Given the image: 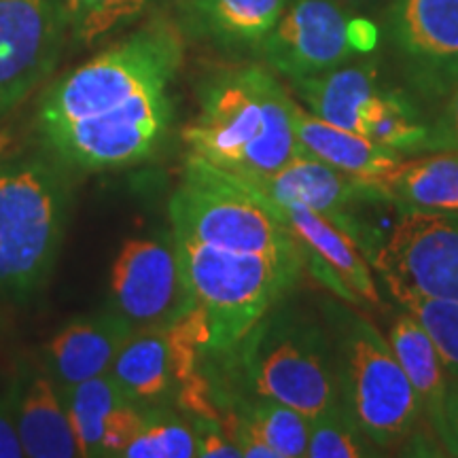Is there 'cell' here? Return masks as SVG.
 I'll list each match as a JSON object with an SVG mask.
<instances>
[{
	"label": "cell",
	"mask_w": 458,
	"mask_h": 458,
	"mask_svg": "<svg viewBox=\"0 0 458 458\" xmlns=\"http://www.w3.org/2000/svg\"><path fill=\"white\" fill-rule=\"evenodd\" d=\"M68 418L77 437L79 454L98 458L108 416L130 397L111 374H102L79 385L62 388Z\"/></svg>",
	"instance_id": "cell-22"
},
{
	"label": "cell",
	"mask_w": 458,
	"mask_h": 458,
	"mask_svg": "<svg viewBox=\"0 0 458 458\" xmlns=\"http://www.w3.org/2000/svg\"><path fill=\"white\" fill-rule=\"evenodd\" d=\"M348 32H351L352 47L357 49L359 55L374 54V49L377 45V26L374 24V21L365 20V17L352 15L351 28H348Z\"/></svg>",
	"instance_id": "cell-32"
},
{
	"label": "cell",
	"mask_w": 458,
	"mask_h": 458,
	"mask_svg": "<svg viewBox=\"0 0 458 458\" xmlns=\"http://www.w3.org/2000/svg\"><path fill=\"white\" fill-rule=\"evenodd\" d=\"M106 0H66L68 9V21H71V34H74L81 28V24L88 17L98 11Z\"/></svg>",
	"instance_id": "cell-33"
},
{
	"label": "cell",
	"mask_w": 458,
	"mask_h": 458,
	"mask_svg": "<svg viewBox=\"0 0 458 458\" xmlns=\"http://www.w3.org/2000/svg\"><path fill=\"white\" fill-rule=\"evenodd\" d=\"M108 374L122 391L140 405L168 397L176 388L168 342L162 325L134 331L114 357Z\"/></svg>",
	"instance_id": "cell-21"
},
{
	"label": "cell",
	"mask_w": 458,
	"mask_h": 458,
	"mask_svg": "<svg viewBox=\"0 0 458 458\" xmlns=\"http://www.w3.org/2000/svg\"><path fill=\"white\" fill-rule=\"evenodd\" d=\"M335 351L344 410L380 450L416 435L422 408L391 344L368 317L337 300L320 301Z\"/></svg>",
	"instance_id": "cell-5"
},
{
	"label": "cell",
	"mask_w": 458,
	"mask_h": 458,
	"mask_svg": "<svg viewBox=\"0 0 458 458\" xmlns=\"http://www.w3.org/2000/svg\"><path fill=\"white\" fill-rule=\"evenodd\" d=\"M289 0H170V20L185 41L216 54L257 55Z\"/></svg>",
	"instance_id": "cell-13"
},
{
	"label": "cell",
	"mask_w": 458,
	"mask_h": 458,
	"mask_svg": "<svg viewBox=\"0 0 458 458\" xmlns=\"http://www.w3.org/2000/svg\"><path fill=\"white\" fill-rule=\"evenodd\" d=\"M267 204L306 249L312 274L331 286L335 295L348 303H380L369 261L346 232L301 204Z\"/></svg>",
	"instance_id": "cell-14"
},
{
	"label": "cell",
	"mask_w": 458,
	"mask_h": 458,
	"mask_svg": "<svg viewBox=\"0 0 458 458\" xmlns=\"http://www.w3.org/2000/svg\"><path fill=\"white\" fill-rule=\"evenodd\" d=\"M113 310L134 331L170 320L189 301L174 236L125 240L111 267Z\"/></svg>",
	"instance_id": "cell-12"
},
{
	"label": "cell",
	"mask_w": 458,
	"mask_h": 458,
	"mask_svg": "<svg viewBox=\"0 0 458 458\" xmlns=\"http://www.w3.org/2000/svg\"><path fill=\"white\" fill-rule=\"evenodd\" d=\"M397 303L420 320L450 377H458V301L410 295L401 297Z\"/></svg>",
	"instance_id": "cell-26"
},
{
	"label": "cell",
	"mask_w": 458,
	"mask_h": 458,
	"mask_svg": "<svg viewBox=\"0 0 458 458\" xmlns=\"http://www.w3.org/2000/svg\"><path fill=\"white\" fill-rule=\"evenodd\" d=\"M185 38L170 15L151 20L74 66L37 108L43 151L68 172L139 165L162 148L174 122L172 83Z\"/></svg>",
	"instance_id": "cell-1"
},
{
	"label": "cell",
	"mask_w": 458,
	"mask_h": 458,
	"mask_svg": "<svg viewBox=\"0 0 458 458\" xmlns=\"http://www.w3.org/2000/svg\"><path fill=\"white\" fill-rule=\"evenodd\" d=\"M168 208L172 233L215 249L300 261L308 267L306 249L266 199L191 153Z\"/></svg>",
	"instance_id": "cell-7"
},
{
	"label": "cell",
	"mask_w": 458,
	"mask_h": 458,
	"mask_svg": "<svg viewBox=\"0 0 458 458\" xmlns=\"http://www.w3.org/2000/svg\"><path fill=\"white\" fill-rule=\"evenodd\" d=\"M445 151H458V85L439 102L437 113L428 117V131L422 156Z\"/></svg>",
	"instance_id": "cell-28"
},
{
	"label": "cell",
	"mask_w": 458,
	"mask_h": 458,
	"mask_svg": "<svg viewBox=\"0 0 458 458\" xmlns=\"http://www.w3.org/2000/svg\"><path fill=\"white\" fill-rule=\"evenodd\" d=\"M68 32L66 0H0V122L47 81Z\"/></svg>",
	"instance_id": "cell-10"
},
{
	"label": "cell",
	"mask_w": 458,
	"mask_h": 458,
	"mask_svg": "<svg viewBox=\"0 0 458 458\" xmlns=\"http://www.w3.org/2000/svg\"><path fill=\"white\" fill-rule=\"evenodd\" d=\"M198 456V435L176 418H147L122 458H191Z\"/></svg>",
	"instance_id": "cell-25"
},
{
	"label": "cell",
	"mask_w": 458,
	"mask_h": 458,
	"mask_svg": "<svg viewBox=\"0 0 458 458\" xmlns=\"http://www.w3.org/2000/svg\"><path fill=\"white\" fill-rule=\"evenodd\" d=\"M295 134L310 156L359 179L380 181L405 159L403 153L323 122L300 105L295 106Z\"/></svg>",
	"instance_id": "cell-18"
},
{
	"label": "cell",
	"mask_w": 458,
	"mask_h": 458,
	"mask_svg": "<svg viewBox=\"0 0 458 458\" xmlns=\"http://www.w3.org/2000/svg\"><path fill=\"white\" fill-rule=\"evenodd\" d=\"M286 297L216 363L225 369L232 394L278 401L312 420L342 403L334 340L323 312L314 314Z\"/></svg>",
	"instance_id": "cell-3"
},
{
	"label": "cell",
	"mask_w": 458,
	"mask_h": 458,
	"mask_svg": "<svg viewBox=\"0 0 458 458\" xmlns=\"http://www.w3.org/2000/svg\"><path fill=\"white\" fill-rule=\"evenodd\" d=\"M236 416L270 445L276 458L306 456L310 418L289 405L267 399H240Z\"/></svg>",
	"instance_id": "cell-23"
},
{
	"label": "cell",
	"mask_w": 458,
	"mask_h": 458,
	"mask_svg": "<svg viewBox=\"0 0 458 458\" xmlns=\"http://www.w3.org/2000/svg\"><path fill=\"white\" fill-rule=\"evenodd\" d=\"M371 267L394 301L410 295L458 301V213L399 208Z\"/></svg>",
	"instance_id": "cell-9"
},
{
	"label": "cell",
	"mask_w": 458,
	"mask_h": 458,
	"mask_svg": "<svg viewBox=\"0 0 458 458\" xmlns=\"http://www.w3.org/2000/svg\"><path fill=\"white\" fill-rule=\"evenodd\" d=\"M335 3H340L342 7H346L348 11H368V9H374L377 4L382 3V0H335Z\"/></svg>",
	"instance_id": "cell-34"
},
{
	"label": "cell",
	"mask_w": 458,
	"mask_h": 458,
	"mask_svg": "<svg viewBox=\"0 0 458 458\" xmlns=\"http://www.w3.org/2000/svg\"><path fill=\"white\" fill-rule=\"evenodd\" d=\"M131 334L134 327L114 310L71 320L47 342L43 365L62 391L108 374L119 348Z\"/></svg>",
	"instance_id": "cell-15"
},
{
	"label": "cell",
	"mask_w": 458,
	"mask_h": 458,
	"mask_svg": "<svg viewBox=\"0 0 458 458\" xmlns=\"http://www.w3.org/2000/svg\"><path fill=\"white\" fill-rule=\"evenodd\" d=\"M20 431L15 420V386L11 385L7 391L0 393V458H21Z\"/></svg>",
	"instance_id": "cell-29"
},
{
	"label": "cell",
	"mask_w": 458,
	"mask_h": 458,
	"mask_svg": "<svg viewBox=\"0 0 458 458\" xmlns=\"http://www.w3.org/2000/svg\"><path fill=\"white\" fill-rule=\"evenodd\" d=\"M382 30L401 85L437 106L458 85V0H388Z\"/></svg>",
	"instance_id": "cell-8"
},
{
	"label": "cell",
	"mask_w": 458,
	"mask_h": 458,
	"mask_svg": "<svg viewBox=\"0 0 458 458\" xmlns=\"http://www.w3.org/2000/svg\"><path fill=\"white\" fill-rule=\"evenodd\" d=\"M198 435V456L204 458H238L242 452L236 444L229 439L219 422L204 420L202 427L196 431Z\"/></svg>",
	"instance_id": "cell-30"
},
{
	"label": "cell",
	"mask_w": 458,
	"mask_h": 458,
	"mask_svg": "<svg viewBox=\"0 0 458 458\" xmlns=\"http://www.w3.org/2000/svg\"><path fill=\"white\" fill-rule=\"evenodd\" d=\"M351 20L352 11L335 0H289L255 57L289 83L318 77L359 55Z\"/></svg>",
	"instance_id": "cell-11"
},
{
	"label": "cell",
	"mask_w": 458,
	"mask_h": 458,
	"mask_svg": "<svg viewBox=\"0 0 458 458\" xmlns=\"http://www.w3.org/2000/svg\"><path fill=\"white\" fill-rule=\"evenodd\" d=\"M437 435L444 442L445 450H448V454L458 456V377H450L448 382Z\"/></svg>",
	"instance_id": "cell-31"
},
{
	"label": "cell",
	"mask_w": 458,
	"mask_h": 458,
	"mask_svg": "<svg viewBox=\"0 0 458 458\" xmlns=\"http://www.w3.org/2000/svg\"><path fill=\"white\" fill-rule=\"evenodd\" d=\"M159 3L162 0H106L98 11H94L83 21L81 28L72 34V38L83 45H96L102 38L140 21Z\"/></svg>",
	"instance_id": "cell-27"
},
{
	"label": "cell",
	"mask_w": 458,
	"mask_h": 458,
	"mask_svg": "<svg viewBox=\"0 0 458 458\" xmlns=\"http://www.w3.org/2000/svg\"><path fill=\"white\" fill-rule=\"evenodd\" d=\"M388 344L408 376L410 385L414 386L422 416H427L428 425L437 433L450 374L431 335L427 334V329L414 314L401 308L399 312L393 314L391 325H388Z\"/></svg>",
	"instance_id": "cell-19"
},
{
	"label": "cell",
	"mask_w": 458,
	"mask_h": 458,
	"mask_svg": "<svg viewBox=\"0 0 458 458\" xmlns=\"http://www.w3.org/2000/svg\"><path fill=\"white\" fill-rule=\"evenodd\" d=\"M71 213L68 170L47 153L0 159V295L26 301L54 272Z\"/></svg>",
	"instance_id": "cell-4"
},
{
	"label": "cell",
	"mask_w": 458,
	"mask_h": 458,
	"mask_svg": "<svg viewBox=\"0 0 458 458\" xmlns=\"http://www.w3.org/2000/svg\"><path fill=\"white\" fill-rule=\"evenodd\" d=\"M198 102V114L182 139L191 156L227 174H270L303 151L295 134L297 102L261 62L208 74Z\"/></svg>",
	"instance_id": "cell-2"
},
{
	"label": "cell",
	"mask_w": 458,
	"mask_h": 458,
	"mask_svg": "<svg viewBox=\"0 0 458 458\" xmlns=\"http://www.w3.org/2000/svg\"><path fill=\"white\" fill-rule=\"evenodd\" d=\"M385 81L380 60L374 54H365L318 77L291 81V89L306 111L318 119L360 134L365 108Z\"/></svg>",
	"instance_id": "cell-17"
},
{
	"label": "cell",
	"mask_w": 458,
	"mask_h": 458,
	"mask_svg": "<svg viewBox=\"0 0 458 458\" xmlns=\"http://www.w3.org/2000/svg\"><path fill=\"white\" fill-rule=\"evenodd\" d=\"M191 300L204 308L210 320V351L219 360L259 323L274 303L289 295L301 278L306 263L274 257L215 249L172 233Z\"/></svg>",
	"instance_id": "cell-6"
},
{
	"label": "cell",
	"mask_w": 458,
	"mask_h": 458,
	"mask_svg": "<svg viewBox=\"0 0 458 458\" xmlns=\"http://www.w3.org/2000/svg\"><path fill=\"white\" fill-rule=\"evenodd\" d=\"M15 420L24 456L74 458L79 454L62 391L45 365H24L15 376Z\"/></svg>",
	"instance_id": "cell-16"
},
{
	"label": "cell",
	"mask_w": 458,
	"mask_h": 458,
	"mask_svg": "<svg viewBox=\"0 0 458 458\" xmlns=\"http://www.w3.org/2000/svg\"><path fill=\"white\" fill-rule=\"evenodd\" d=\"M380 185L397 208L458 213V151L403 159Z\"/></svg>",
	"instance_id": "cell-20"
},
{
	"label": "cell",
	"mask_w": 458,
	"mask_h": 458,
	"mask_svg": "<svg viewBox=\"0 0 458 458\" xmlns=\"http://www.w3.org/2000/svg\"><path fill=\"white\" fill-rule=\"evenodd\" d=\"M382 454L385 452L360 431L342 403L310 420L308 458H365Z\"/></svg>",
	"instance_id": "cell-24"
}]
</instances>
